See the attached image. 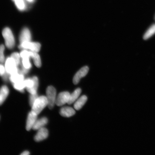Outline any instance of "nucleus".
Wrapping results in <instances>:
<instances>
[{"instance_id":"6","label":"nucleus","mask_w":155,"mask_h":155,"mask_svg":"<svg viewBox=\"0 0 155 155\" xmlns=\"http://www.w3.org/2000/svg\"><path fill=\"white\" fill-rule=\"evenodd\" d=\"M41 44L38 42L30 41L25 42L21 43L19 46L20 49L30 50V51L38 53L40 50Z\"/></svg>"},{"instance_id":"10","label":"nucleus","mask_w":155,"mask_h":155,"mask_svg":"<svg viewBox=\"0 0 155 155\" xmlns=\"http://www.w3.org/2000/svg\"><path fill=\"white\" fill-rule=\"evenodd\" d=\"M31 37L30 30L28 28H25L21 31L19 35V42L21 44L25 42L30 41Z\"/></svg>"},{"instance_id":"2","label":"nucleus","mask_w":155,"mask_h":155,"mask_svg":"<svg viewBox=\"0 0 155 155\" xmlns=\"http://www.w3.org/2000/svg\"><path fill=\"white\" fill-rule=\"evenodd\" d=\"M2 35L5 39V45L9 49L14 48L15 41L14 35L11 30L8 28H5L2 31Z\"/></svg>"},{"instance_id":"14","label":"nucleus","mask_w":155,"mask_h":155,"mask_svg":"<svg viewBox=\"0 0 155 155\" xmlns=\"http://www.w3.org/2000/svg\"><path fill=\"white\" fill-rule=\"evenodd\" d=\"M9 94V89L7 86H3L0 88V106L5 101Z\"/></svg>"},{"instance_id":"19","label":"nucleus","mask_w":155,"mask_h":155,"mask_svg":"<svg viewBox=\"0 0 155 155\" xmlns=\"http://www.w3.org/2000/svg\"><path fill=\"white\" fill-rule=\"evenodd\" d=\"M155 34V24L152 25L145 33L143 38L144 40H147L150 38Z\"/></svg>"},{"instance_id":"18","label":"nucleus","mask_w":155,"mask_h":155,"mask_svg":"<svg viewBox=\"0 0 155 155\" xmlns=\"http://www.w3.org/2000/svg\"><path fill=\"white\" fill-rule=\"evenodd\" d=\"M31 58L33 60L35 65L36 67L40 68L41 66V59L39 55L38 54V53L33 52Z\"/></svg>"},{"instance_id":"21","label":"nucleus","mask_w":155,"mask_h":155,"mask_svg":"<svg viewBox=\"0 0 155 155\" xmlns=\"http://www.w3.org/2000/svg\"><path fill=\"white\" fill-rule=\"evenodd\" d=\"M30 58L29 57L22 58V66L28 70L30 69L32 67L30 61Z\"/></svg>"},{"instance_id":"23","label":"nucleus","mask_w":155,"mask_h":155,"mask_svg":"<svg viewBox=\"0 0 155 155\" xmlns=\"http://www.w3.org/2000/svg\"><path fill=\"white\" fill-rule=\"evenodd\" d=\"M5 47L3 45H0V63L3 64L5 61L4 51Z\"/></svg>"},{"instance_id":"4","label":"nucleus","mask_w":155,"mask_h":155,"mask_svg":"<svg viewBox=\"0 0 155 155\" xmlns=\"http://www.w3.org/2000/svg\"><path fill=\"white\" fill-rule=\"evenodd\" d=\"M46 98L48 101V108L53 109L55 104L57 98V91L54 87L52 86H48L46 91Z\"/></svg>"},{"instance_id":"29","label":"nucleus","mask_w":155,"mask_h":155,"mask_svg":"<svg viewBox=\"0 0 155 155\" xmlns=\"http://www.w3.org/2000/svg\"><path fill=\"white\" fill-rule=\"evenodd\" d=\"M13 1H14V0H13Z\"/></svg>"},{"instance_id":"16","label":"nucleus","mask_w":155,"mask_h":155,"mask_svg":"<svg viewBox=\"0 0 155 155\" xmlns=\"http://www.w3.org/2000/svg\"><path fill=\"white\" fill-rule=\"evenodd\" d=\"M81 92L82 90L80 88H78L75 90L72 94H71L69 101L68 104H71L76 101L80 95Z\"/></svg>"},{"instance_id":"27","label":"nucleus","mask_w":155,"mask_h":155,"mask_svg":"<svg viewBox=\"0 0 155 155\" xmlns=\"http://www.w3.org/2000/svg\"><path fill=\"white\" fill-rule=\"evenodd\" d=\"M30 152L28 151H25L21 154V155H28L30 154Z\"/></svg>"},{"instance_id":"11","label":"nucleus","mask_w":155,"mask_h":155,"mask_svg":"<svg viewBox=\"0 0 155 155\" xmlns=\"http://www.w3.org/2000/svg\"><path fill=\"white\" fill-rule=\"evenodd\" d=\"M38 133H37L34 137V140L37 142L41 141L47 138L48 132L47 129L46 128L42 127V128L38 130Z\"/></svg>"},{"instance_id":"24","label":"nucleus","mask_w":155,"mask_h":155,"mask_svg":"<svg viewBox=\"0 0 155 155\" xmlns=\"http://www.w3.org/2000/svg\"><path fill=\"white\" fill-rule=\"evenodd\" d=\"M15 4L18 8L20 10H23L25 8V4L23 0H14Z\"/></svg>"},{"instance_id":"5","label":"nucleus","mask_w":155,"mask_h":155,"mask_svg":"<svg viewBox=\"0 0 155 155\" xmlns=\"http://www.w3.org/2000/svg\"><path fill=\"white\" fill-rule=\"evenodd\" d=\"M12 58L8 57L6 60L5 68L6 73L11 75L18 72L19 69Z\"/></svg>"},{"instance_id":"12","label":"nucleus","mask_w":155,"mask_h":155,"mask_svg":"<svg viewBox=\"0 0 155 155\" xmlns=\"http://www.w3.org/2000/svg\"><path fill=\"white\" fill-rule=\"evenodd\" d=\"M75 114V110L73 108L69 107H64L61 108L60 114L62 116L65 117H69L74 115Z\"/></svg>"},{"instance_id":"25","label":"nucleus","mask_w":155,"mask_h":155,"mask_svg":"<svg viewBox=\"0 0 155 155\" xmlns=\"http://www.w3.org/2000/svg\"><path fill=\"white\" fill-rule=\"evenodd\" d=\"M38 97L37 93L35 94H30V97H29V104L31 107L32 106Z\"/></svg>"},{"instance_id":"15","label":"nucleus","mask_w":155,"mask_h":155,"mask_svg":"<svg viewBox=\"0 0 155 155\" xmlns=\"http://www.w3.org/2000/svg\"><path fill=\"white\" fill-rule=\"evenodd\" d=\"M87 100V97L85 95H83L78 99L75 102L74 105V107L75 109L77 110L81 109L86 104Z\"/></svg>"},{"instance_id":"17","label":"nucleus","mask_w":155,"mask_h":155,"mask_svg":"<svg viewBox=\"0 0 155 155\" xmlns=\"http://www.w3.org/2000/svg\"><path fill=\"white\" fill-rule=\"evenodd\" d=\"M10 81L13 83H18L25 80L24 75L19 72L10 75Z\"/></svg>"},{"instance_id":"7","label":"nucleus","mask_w":155,"mask_h":155,"mask_svg":"<svg viewBox=\"0 0 155 155\" xmlns=\"http://www.w3.org/2000/svg\"><path fill=\"white\" fill-rule=\"evenodd\" d=\"M71 94L68 92H63L60 93L56 98L55 104L58 106H61L68 103Z\"/></svg>"},{"instance_id":"20","label":"nucleus","mask_w":155,"mask_h":155,"mask_svg":"<svg viewBox=\"0 0 155 155\" xmlns=\"http://www.w3.org/2000/svg\"><path fill=\"white\" fill-rule=\"evenodd\" d=\"M13 86L15 90L19 91L20 92H24V89L26 88L25 80L21 82L13 84Z\"/></svg>"},{"instance_id":"8","label":"nucleus","mask_w":155,"mask_h":155,"mask_svg":"<svg viewBox=\"0 0 155 155\" xmlns=\"http://www.w3.org/2000/svg\"><path fill=\"white\" fill-rule=\"evenodd\" d=\"M89 71V68L87 66H84L81 68L74 75L73 78V83L74 84H78L81 79L82 78L86 76Z\"/></svg>"},{"instance_id":"28","label":"nucleus","mask_w":155,"mask_h":155,"mask_svg":"<svg viewBox=\"0 0 155 155\" xmlns=\"http://www.w3.org/2000/svg\"><path fill=\"white\" fill-rule=\"evenodd\" d=\"M27 1H28V2H31L33 1V0H27Z\"/></svg>"},{"instance_id":"22","label":"nucleus","mask_w":155,"mask_h":155,"mask_svg":"<svg viewBox=\"0 0 155 155\" xmlns=\"http://www.w3.org/2000/svg\"><path fill=\"white\" fill-rule=\"evenodd\" d=\"M11 57L14 60L17 66L20 64L21 63V55L20 54L17 52H15L11 54Z\"/></svg>"},{"instance_id":"1","label":"nucleus","mask_w":155,"mask_h":155,"mask_svg":"<svg viewBox=\"0 0 155 155\" xmlns=\"http://www.w3.org/2000/svg\"><path fill=\"white\" fill-rule=\"evenodd\" d=\"M48 105V101L46 96L38 97L31 107V111L38 115Z\"/></svg>"},{"instance_id":"26","label":"nucleus","mask_w":155,"mask_h":155,"mask_svg":"<svg viewBox=\"0 0 155 155\" xmlns=\"http://www.w3.org/2000/svg\"><path fill=\"white\" fill-rule=\"evenodd\" d=\"M5 67H4L3 65L0 63V76L2 77L5 74Z\"/></svg>"},{"instance_id":"13","label":"nucleus","mask_w":155,"mask_h":155,"mask_svg":"<svg viewBox=\"0 0 155 155\" xmlns=\"http://www.w3.org/2000/svg\"><path fill=\"white\" fill-rule=\"evenodd\" d=\"M48 123V119L46 117H43L41 119L37 120L35 123L32 129L34 130H38L44 127V126L47 124Z\"/></svg>"},{"instance_id":"9","label":"nucleus","mask_w":155,"mask_h":155,"mask_svg":"<svg viewBox=\"0 0 155 155\" xmlns=\"http://www.w3.org/2000/svg\"><path fill=\"white\" fill-rule=\"evenodd\" d=\"M38 115L32 111L29 112L26 121L27 130L30 131L31 129H32L35 123L37 120Z\"/></svg>"},{"instance_id":"3","label":"nucleus","mask_w":155,"mask_h":155,"mask_svg":"<svg viewBox=\"0 0 155 155\" xmlns=\"http://www.w3.org/2000/svg\"><path fill=\"white\" fill-rule=\"evenodd\" d=\"M26 88L30 94H35L37 92L38 86V79L36 76L25 80Z\"/></svg>"}]
</instances>
